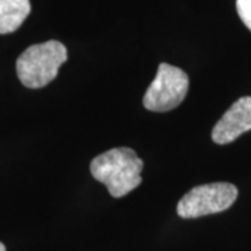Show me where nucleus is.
<instances>
[{"label": "nucleus", "mask_w": 251, "mask_h": 251, "mask_svg": "<svg viewBox=\"0 0 251 251\" xmlns=\"http://www.w3.org/2000/svg\"><path fill=\"white\" fill-rule=\"evenodd\" d=\"M144 162L131 148H113L95 156L90 165L94 179L108 187L112 197H125L141 181Z\"/></svg>", "instance_id": "1"}, {"label": "nucleus", "mask_w": 251, "mask_h": 251, "mask_svg": "<svg viewBox=\"0 0 251 251\" xmlns=\"http://www.w3.org/2000/svg\"><path fill=\"white\" fill-rule=\"evenodd\" d=\"M66 60L67 49L59 41L29 46L17 59L18 78L27 88H42L56 78Z\"/></svg>", "instance_id": "2"}, {"label": "nucleus", "mask_w": 251, "mask_h": 251, "mask_svg": "<svg viewBox=\"0 0 251 251\" xmlns=\"http://www.w3.org/2000/svg\"><path fill=\"white\" fill-rule=\"evenodd\" d=\"M188 85V75L181 69L161 63L155 78L144 95V106L151 112L173 110L184 100Z\"/></svg>", "instance_id": "3"}, {"label": "nucleus", "mask_w": 251, "mask_h": 251, "mask_svg": "<svg viewBox=\"0 0 251 251\" xmlns=\"http://www.w3.org/2000/svg\"><path fill=\"white\" fill-rule=\"evenodd\" d=\"M237 188L230 183H209L191 188L177 204V214L181 218H200L224 212L233 205L237 198Z\"/></svg>", "instance_id": "4"}, {"label": "nucleus", "mask_w": 251, "mask_h": 251, "mask_svg": "<svg viewBox=\"0 0 251 251\" xmlns=\"http://www.w3.org/2000/svg\"><path fill=\"white\" fill-rule=\"evenodd\" d=\"M251 130V97L237 99L215 127L212 128V140L219 145L230 144L240 135Z\"/></svg>", "instance_id": "5"}, {"label": "nucleus", "mask_w": 251, "mask_h": 251, "mask_svg": "<svg viewBox=\"0 0 251 251\" xmlns=\"http://www.w3.org/2000/svg\"><path fill=\"white\" fill-rule=\"evenodd\" d=\"M29 11V0H0V34H10L18 29Z\"/></svg>", "instance_id": "6"}, {"label": "nucleus", "mask_w": 251, "mask_h": 251, "mask_svg": "<svg viewBox=\"0 0 251 251\" xmlns=\"http://www.w3.org/2000/svg\"><path fill=\"white\" fill-rule=\"evenodd\" d=\"M236 9L244 25L251 31V0H236Z\"/></svg>", "instance_id": "7"}, {"label": "nucleus", "mask_w": 251, "mask_h": 251, "mask_svg": "<svg viewBox=\"0 0 251 251\" xmlns=\"http://www.w3.org/2000/svg\"><path fill=\"white\" fill-rule=\"evenodd\" d=\"M0 251H6V247H4L3 243H0Z\"/></svg>", "instance_id": "8"}]
</instances>
